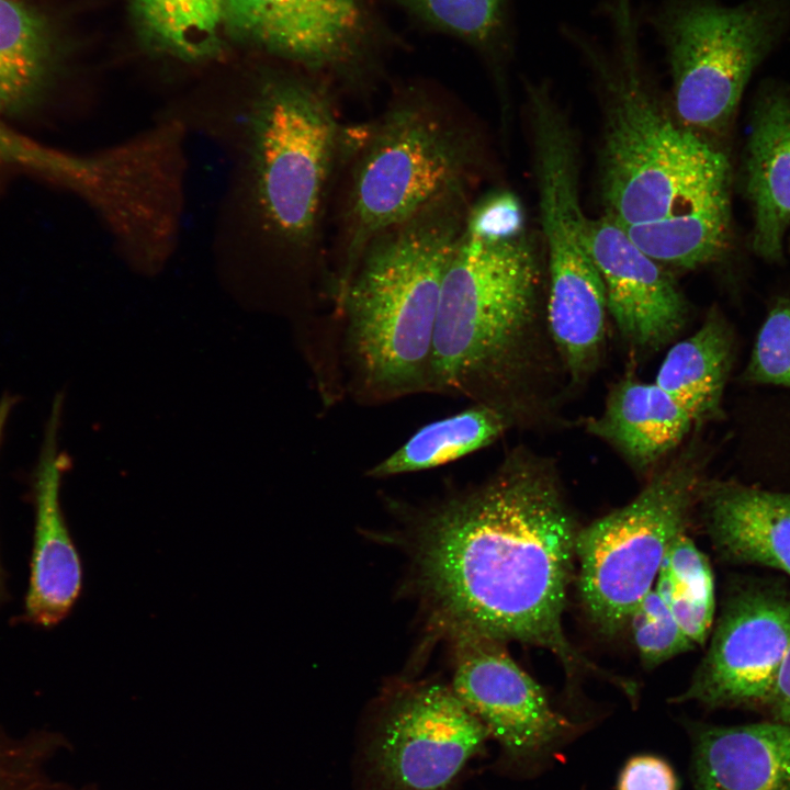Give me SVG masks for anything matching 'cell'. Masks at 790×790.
Here are the masks:
<instances>
[{
    "label": "cell",
    "mask_w": 790,
    "mask_h": 790,
    "mask_svg": "<svg viewBox=\"0 0 790 790\" xmlns=\"http://www.w3.org/2000/svg\"><path fill=\"white\" fill-rule=\"evenodd\" d=\"M745 170L753 249L766 260H778L790 225V90L772 87L759 95Z\"/></svg>",
    "instance_id": "17"
},
{
    "label": "cell",
    "mask_w": 790,
    "mask_h": 790,
    "mask_svg": "<svg viewBox=\"0 0 790 790\" xmlns=\"http://www.w3.org/2000/svg\"><path fill=\"white\" fill-rule=\"evenodd\" d=\"M673 767L662 757L642 754L631 757L620 771L617 790H678Z\"/></svg>",
    "instance_id": "28"
},
{
    "label": "cell",
    "mask_w": 790,
    "mask_h": 790,
    "mask_svg": "<svg viewBox=\"0 0 790 790\" xmlns=\"http://www.w3.org/2000/svg\"><path fill=\"white\" fill-rule=\"evenodd\" d=\"M151 45L184 61H202L219 49L223 0H132Z\"/></svg>",
    "instance_id": "23"
},
{
    "label": "cell",
    "mask_w": 790,
    "mask_h": 790,
    "mask_svg": "<svg viewBox=\"0 0 790 790\" xmlns=\"http://www.w3.org/2000/svg\"><path fill=\"white\" fill-rule=\"evenodd\" d=\"M698 504L720 557L790 577V492L706 479Z\"/></svg>",
    "instance_id": "15"
},
{
    "label": "cell",
    "mask_w": 790,
    "mask_h": 790,
    "mask_svg": "<svg viewBox=\"0 0 790 790\" xmlns=\"http://www.w3.org/2000/svg\"><path fill=\"white\" fill-rule=\"evenodd\" d=\"M788 18L780 0L733 7L716 0H663L648 20L665 50L668 100L679 123L709 140L723 134Z\"/></svg>",
    "instance_id": "7"
},
{
    "label": "cell",
    "mask_w": 790,
    "mask_h": 790,
    "mask_svg": "<svg viewBox=\"0 0 790 790\" xmlns=\"http://www.w3.org/2000/svg\"><path fill=\"white\" fill-rule=\"evenodd\" d=\"M48 42L42 20L14 0H0V110L30 97L44 77Z\"/></svg>",
    "instance_id": "25"
},
{
    "label": "cell",
    "mask_w": 790,
    "mask_h": 790,
    "mask_svg": "<svg viewBox=\"0 0 790 790\" xmlns=\"http://www.w3.org/2000/svg\"><path fill=\"white\" fill-rule=\"evenodd\" d=\"M427 25L464 41L484 58L501 84L511 58L510 0H398Z\"/></svg>",
    "instance_id": "21"
},
{
    "label": "cell",
    "mask_w": 790,
    "mask_h": 790,
    "mask_svg": "<svg viewBox=\"0 0 790 790\" xmlns=\"http://www.w3.org/2000/svg\"><path fill=\"white\" fill-rule=\"evenodd\" d=\"M609 42L572 25L603 110L600 190L606 213L627 228L674 216L731 210V167L711 140L676 119L642 52L634 0H606Z\"/></svg>",
    "instance_id": "5"
},
{
    "label": "cell",
    "mask_w": 790,
    "mask_h": 790,
    "mask_svg": "<svg viewBox=\"0 0 790 790\" xmlns=\"http://www.w3.org/2000/svg\"><path fill=\"white\" fill-rule=\"evenodd\" d=\"M588 237L608 312L624 340L641 350L672 342L689 315L672 270L640 250L606 215L588 218Z\"/></svg>",
    "instance_id": "13"
},
{
    "label": "cell",
    "mask_w": 790,
    "mask_h": 790,
    "mask_svg": "<svg viewBox=\"0 0 790 790\" xmlns=\"http://www.w3.org/2000/svg\"><path fill=\"white\" fill-rule=\"evenodd\" d=\"M703 456L701 448L689 443L657 467L630 503L579 529L580 599L605 634L616 635L628 627L670 545L686 532L706 482Z\"/></svg>",
    "instance_id": "8"
},
{
    "label": "cell",
    "mask_w": 790,
    "mask_h": 790,
    "mask_svg": "<svg viewBox=\"0 0 790 790\" xmlns=\"http://www.w3.org/2000/svg\"><path fill=\"white\" fill-rule=\"evenodd\" d=\"M790 648V591L749 583L725 600L709 648L675 702L707 708L768 707Z\"/></svg>",
    "instance_id": "10"
},
{
    "label": "cell",
    "mask_w": 790,
    "mask_h": 790,
    "mask_svg": "<svg viewBox=\"0 0 790 790\" xmlns=\"http://www.w3.org/2000/svg\"><path fill=\"white\" fill-rule=\"evenodd\" d=\"M693 790H790V725L691 722Z\"/></svg>",
    "instance_id": "16"
},
{
    "label": "cell",
    "mask_w": 790,
    "mask_h": 790,
    "mask_svg": "<svg viewBox=\"0 0 790 790\" xmlns=\"http://www.w3.org/2000/svg\"><path fill=\"white\" fill-rule=\"evenodd\" d=\"M492 176V151L475 115L433 89L403 87L375 117L346 124L329 207L332 303L372 238Z\"/></svg>",
    "instance_id": "6"
},
{
    "label": "cell",
    "mask_w": 790,
    "mask_h": 790,
    "mask_svg": "<svg viewBox=\"0 0 790 790\" xmlns=\"http://www.w3.org/2000/svg\"><path fill=\"white\" fill-rule=\"evenodd\" d=\"M13 398L9 395H4L0 399V442L3 433V428L7 421V418L10 414L11 407L13 405ZM5 597V586H4V574L3 569L1 567L0 563V603Z\"/></svg>",
    "instance_id": "31"
},
{
    "label": "cell",
    "mask_w": 790,
    "mask_h": 790,
    "mask_svg": "<svg viewBox=\"0 0 790 790\" xmlns=\"http://www.w3.org/2000/svg\"><path fill=\"white\" fill-rule=\"evenodd\" d=\"M579 529L553 460L516 447L483 482L427 511L417 579L451 636L535 645L567 675L592 673L625 690L629 681L592 664L563 630Z\"/></svg>",
    "instance_id": "1"
},
{
    "label": "cell",
    "mask_w": 790,
    "mask_h": 790,
    "mask_svg": "<svg viewBox=\"0 0 790 790\" xmlns=\"http://www.w3.org/2000/svg\"><path fill=\"white\" fill-rule=\"evenodd\" d=\"M768 707L776 721L790 725V648L780 667Z\"/></svg>",
    "instance_id": "30"
},
{
    "label": "cell",
    "mask_w": 790,
    "mask_h": 790,
    "mask_svg": "<svg viewBox=\"0 0 790 790\" xmlns=\"http://www.w3.org/2000/svg\"><path fill=\"white\" fill-rule=\"evenodd\" d=\"M522 216H470L447 267L430 394L488 406L511 427L543 420L562 369Z\"/></svg>",
    "instance_id": "3"
},
{
    "label": "cell",
    "mask_w": 790,
    "mask_h": 790,
    "mask_svg": "<svg viewBox=\"0 0 790 790\" xmlns=\"http://www.w3.org/2000/svg\"><path fill=\"white\" fill-rule=\"evenodd\" d=\"M682 632L701 640L715 611L714 580L707 556L681 533L670 545L654 583Z\"/></svg>",
    "instance_id": "24"
},
{
    "label": "cell",
    "mask_w": 790,
    "mask_h": 790,
    "mask_svg": "<svg viewBox=\"0 0 790 790\" xmlns=\"http://www.w3.org/2000/svg\"><path fill=\"white\" fill-rule=\"evenodd\" d=\"M163 115L210 137L229 161L213 241L219 268L326 312L328 215L346 127L331 83L309 72L268 76L240 100Z\"/></svg>",
    "instance_id": "2"
},
{
    "label": "cell",
    "mask_w": 790,
    "mask_h": 790,
    "mask_svg": "<svg viewBox=\"0 0 790 790\" xmlns=\"http://www.w3.org/2000/svg\"><path fill=\"white\" fill-rule=\"evenodd\" d=\"M743 380L790 387V300H779L757 334Z\"/></svg>",
    "instance_id": "27"
},
{
    "label": "cell",
    "mask_w": 790,
    "mask_h": 790,
    "mask_svg": "<svg viewBox=\"0 0 790 790\" xmlns=\"http://www.w3.org/2000/svg\"><path fill=\"white\" fill-rule=\"evenodd\" d=\"M56 400L34 477V543L26 619L49 628L60 622L77 600L82 582L81 563L70 538L59 503L60 479L66 456L57 451L59 413Z\"/></svg>",
    "instance_id": "14"
},
{
    "label": "cell",
    "mask_w": 790,
    "mask_h": 790,
    "mask_svg": "<svg viewBox=\"0 0 790 790\" xmlns=\"http://www.w3.org/2000/svg\"><path fill=\"white\" fill-rule=\"evenodd\" d=\"M474 192H449L366 245L329 317L337 400L371 406L430 394L442 281Z\"/></svg>",
    "instance_id": "4"
},
{
    "label": "cell",
    "mask_w": 790,
    "mask_h": 790,
    "mask_svg": "<svg viewBox=\"0 0 790 790\" xmlns=\"http://www.w3.org/2000/svg\"><path fill=\"white\" fill-rule=\"evenodd\" d=\"M734 358V334L720 311L712 308L693 335L668 350L654 382L689 414L695 426L719 420Z\"/></svg>",
    "instance_id": "19"
},
{
    "label": "cell",
    "mask_w": 790,
    "mask_h": 790,
    "mask_svg": "<svg viewBox=\"0 0 790 790\" xmlns=\"http://www.w3.org/2000/svg\"><path fill=\"white\" fill-rule=\"evenodd\" d=\"M622 229L640 250L669 270H692L714 261L725 250L731 210L682 214Z\"/></svg>",
    "instance_id": "22"
},
{
    "label": "cell",
    "mask_w": 790,
    "mask_h": 790,
    "mask_svg": "<svg viewBox=\"0 0 790 790\" xmlns=\"http://www.w3.org/2000/svg\"><path fill=\"white\" fill-rule=\"evenodd\" d=\"M489 736L451 687L422 685L387 708L370 742L380 790H450Z\"/></svg>",
    "instance_id": "11"
},
{
    "label": "cell",
    "mask_w": 790,
    "mask_h": 790,
    "mask_svg": "<svg viewBox=\"0 0 790 790\" xmlns=\"http://www.w3.org/2000/svg\"><path fill=\"white\" fill-rule=\"evenodd\" d=\"M68 154H61L37 147L31 142L10 132L0 122V167L4 165H26L40 168L60 179L66 170Z\"/></svg>",
    "instance_id": "29"
},
{
    "label": "cell",
    "mask_w": 790,
    "mask_h": 790,
    "mask_svg": "<svg viewBox=\"0 0 790 790\" xmlns=\"http://www.w3.org/2000/svg\"><path fill=\"white\" fill-rule=\"evenodd\" d=\"M451 689L501 748L503 763L530 770L577 730L554 710L541 686L509 655L505 642L477 633L452 635Z\"/></svg>",
    "instance_id": "9"
},
{
    "label": "cell",
    "mask_w": 790,
    "mask_h": 790,
    "mask_svg": "<svg viewBox=\"0 0 790 790\" xmlns=\"http://www.w3.org/2000/svg\"><path fill=\"white\" fill-rule=\"evenodd\" d=\"M223 24L330 83L362 81L371 65L365 0H223Z\"/></svg>",
    "instance_id": "12"
},
{
    "label": "cell",
    "mask_w": 790,
    "mask_h": 790,
    "mask_svg": "<svg viewBox=\"0 0 790 790\" xmlns=\"http://www.w3.org/2000/svg\"><path fill=\"white\" fill-rule=\"evenodd\" d=\"M628 627L631 629L634 645L646 668L659 666L696 647L681 631L654 586L632 612Z\"/></svg>",
    "instance_id": "26"
},
{
    "label": "cell",
    "mask_w": 790,
    "mask_h": 790,
    "mask_svg": "<svg viewBox=\"0 0 790 790\" xmlns=\"http://www.w3.org/2000/svg\"><path fill=\"white\" fill-rule=\"evenodd\" d=\"M511 427L495 409L471 404L453 415L419 428L366 475L386 478L431 470L477 452L498 440Z\"/></svg>",
    "instance_id": "20"
},
{
    "label": "cell",
    "mask_w": 790,
    "mask_h": 790,
    "mask_svg": "<svg viewBox=\"0 0 790 790\" xmlns=\"http://www.w3.org/2000/svg\"><path fill=\"white\" fill-rule=\"evenodd\" d=\"M693 426L689 414L655 382L632 375L610 388L600 415L583 421L586 432L611 445L642 474H652Z\"/></svg>",
    "instance_id": "18"
}]
</instances>
